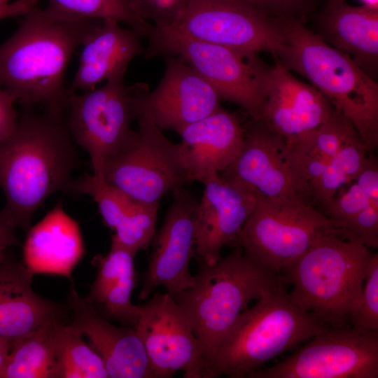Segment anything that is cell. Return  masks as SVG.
Masks as SVG:
<instances>
[{
    "instance_id": "1",
    "label": "cell",
    "mask_w": 378,
    "mask_h": 378,
    "mask_svg": "<svg viewBox=\"0 0 378 378\" xmlns=\"http://www.w3.org/2000/svg\"><path fill=\"white\" fill-rule=\"evenodd\" d=\"M74 143L63 113L24 107L13 132L0 141V188L6 197L0 217L6 223L27 231L48 197L69 190L78 163Z\"/></svg>"
},
{
    "instance_id": "2",
    "label": "cell",
    "mask_w": 378,
    "mask_h": 378,
    "mask_svg": "<svg viewBox=\"0 0 378 378\" xmlns=\"http://www.w3.org/2000/svg\"><path fill=\"white\" fill-rule=\"evenodd\" d=\"M102 20L76 18L36 6L0 45V85L24 107L62 113L65 72L74 52Z\"/></svg>"
},
{
    "instance_id": "3",
    "label": "cell",
    "mask_w": 378,
    "mask_h": 378,
    "mask_svg": "<svg viewBox=\"0 0 378 378\" xmlns=\"http://www.w3.org/2000/svg\"><path fill=\"white\" fill-rule=\"evenodd\" d=\"M281 45L276 58L307 79L353 124L368 154L378 146V85L349 56L304 21L279 18Z\"/></svg>"
},
{
    "instance_id": "4",
    "label": "cell",
    "mask_w": 378,
    "mask_h": 378,
    "mask_svg": "<svg viewBox=\"0 0 378 378\" xmlns=\"http://www.w3.org/2000/svg\"><path fill=\"white\" fill-rule=\"evenodd\" d=\"M197 262L194 285L172 296L187 315L211 368L218 345L239 314L285 284L239 245L212 264Z\"/></svg>"
},
{
    "instance_id": "5",
    "label": "cell",
    "mask_w": 378,
    "mask_h": 378,
    "mask_svg": "<svg viewBox=\"0 0 378 378\" xmlns=\"http://www.w3.org/2000/svg\"><path fill=\"white\" fill-rule=\"evenodd\" d=\"M372 255L364 246L326 234L283 270L282 279L303 310L327 326L351 327Z\"/></svg>"
},
{
    "instance_id": "6",
    "label": "cell",
    "mask_w": 378,
    "mask_h": 378,
    "mask_svg": "<svg viewBox=\"0 0 378 378\" xmlns=\"http://www.w3.org/2000/svg\"><path fill=\"white\" fill-rule=\"evenodd\" d=\"M326 327L300 307L283 286L239 314L215 351L211 362L213 378H248Z\"/></svg>"
},
{
    "instance_id": "7",
    "label": "cell",
    "mask_w": 378,
    "mask_h": 378,
    "mask_svg": "<svg viewBox=\"0 0 378 378\" xmlns=\"http://www.w3.org/2000/svg\"><path fill=\"white\" fill-rule=\"evenodd\" d=\"M144 57L176 56L206 80L220 99L236 104L258 120L269 66L258 53L243 52L190 37L172 28L153 26Z\"/></svg>"
},
{
    "instance_id": "8",
    "label": "cell",
    "mask_w": 378,
    "mask_h": 378,
    "mask_svg": "<svg viewBox=\"0 0 378 378\" xmlns=\"http://www.w3.org/2000/svg\"><path fill=\"white\" fill-rule=\"evenodd\" d=\"M328 234L337 235L332 220L303 199L267 197L258 193L238 245L248 258L280 274Z\"/></svg>"
},
{
    "instance_id": "9",
    "label": "cell",
    "mask_w": 378,
    "mask_h": 378,
    "mask_svg": "<svg viewBox=\"0 0 378 378\" xmlns=\"http://www.w3.org/2000/svg\"><path fill=\"white\" fill-rule=\"evenodd\" d=\"M120 148L104 164V180L130 200L160 204L167 195L187 183L177 144H174L147 116L136 119Z\"/></svg>"
},
{
    "instance_id": "10",
    "label": "cell",
    "mask_w": 378,
    "mask_h": 378,
    "mask_svg": "<svg viewBox=\"0 0 378 378\" xmlns=\"http://www.w3.org/2000/svg\"><path fill=\"white\" fill-rule=\"evenodd\" d=\"M124 76L115 75L99 88L70 93L63 111L74 141L88 153L92 174L99 177L105 162L130 136L136 119L135 99L141 82L125 85Z\"/></svg>"
},
{
    "instance_id": "11",
    "label": "cell",
    "mask_w": 378,
    "mask_h": 378,
    "mask_svg": "<svg viewBox=\"0 0 378 378\" xmlns=\"http://www.w3.org/2000/svg\"><path fill=\"white\" fill-rule=\"evenodd\" d=\"M286 359L248 378H377L378 331L326 327Z\"/></svg>"
},
{
    "instance_id": "12",
    "label": "cell",
    "mask_w": 378,
    "mask_h": 378,
    "mask_svg": "<svg viewBox=\"0 0 378 378\" xmlns=\"http://www.w3.org/2000/svg\"><path fill=\"white\" fill-rule=\"evenodd\" d=\"M135 330L150 363L153 378H213L211 368L185 312L167 292L138 305Z\"/></svg>"
},
{
    "instance_id": "13",
    "label": "cell",
    "mask_w": 378,
    "mask_h": 378,
    "mask_svg": "<svg viewBox=\"0 0 378 378\" xmlns=\"http://www.w3.org/2000/svg\"><path fill=\"white\" fill-rule=\"evenodd\" d=\"M169 28L240 51L268 52L274 57L282 39L279 18L267 16L241 0H188Z\"/></svg>"
},
{
    "instance_id": "14",
    "label": "cell",
    "mask_w": 378,
    "mask_h": 378,
    "mask_svg": "<svg viewBox=\"0 0 378 378\" xmlns=\"http://www.w3.org/2000/svg\"><path fill=\"white\" fill-rule=\"evenodd\" d=\"M198 202L183 187L172 192V204L150 244L153 250L142 276L139 300H146L159 286L174 295L194 285L190 265L195 257Z\"/></svg>"
},
{
    "instance_id": "15",
    "label": "cell",
    "mask_w": 378,
    "mask_h": 378,
    "mask_svg": "<svg viewBox=\"0 0 378 378\" xmlns=\"http://www.w3.org/2000/svg\"><path fill=\"white\" fill-rule=\"evenodd\" d=\"M164 57V72L157 87L150 91L142 82L135 99L136 117L147 116L160 130L178 133L219 108L220 98L215 89L181 59Z\"/></svg>"
},
{
    "instance_id": "16",
    "label": "cell",
    "mask_w": 378,
    "mask_h": 378,
    "mask_svg": "<svg viewBox=\"0 0 378 378\" xmlns=\"http://www.w3.org/2000/svg\"><path fill=\"white\" fill-rule=\"evenodd\" d=\"M274 58L265 78L258 120L293 145L328 120L335 108L318 90L297 79Z\"/></svg>"
},
{
    "instance_id": "17",
    "label": "cell",
    "mask_w": 378,
    "mask_h": 378,
    "mask_svg": "<svg viewBox=\"0 0 378 378\" xmlns=\"http://www.w3.org/2000/svg\"><path fill=\"white\" fill-rule=\"evenodd\" d=\"M203 184L196 211L195 257L197 261L212 264L221 257L224 246L238 245L258 193L242 182L220 174Z\"/></svg>"
},
{
    "instance_id": "18",
    "label": "cell",
    "mask_w": 378,
    "mask_h": 378,
    "mask_svg": "<svg viewBox=\"0 0 378 378\" xmlns=\"http://www.w3.org/2000/svg\"><path fill=\"white\" fill-rule=\"evenodd\" d=\"M66 304L70 311L66 327L89 339L110 378H153L148 357L134 328L111 323L79 295L74 284Z\"/></svg>"
},
{
    "instance_id": "19",
    "label": "cell",
    "mask_w": 378,
    "mask_h": 378,
    "mask_svg": "<svg viewBox=\"0 0 378 378\" xmlns=\"http://www.w3.org/2000/svg\"><path fill=\"white\" fill-rule=\"evenodd\" d=\"M286 144L260 120L253 119L244 127L240 153L222 175L235 178L267 197H298L307 202L286 156Z\"/></svg>"
},
{
    "instance_id": "20",
    "label": "cell",
    "mask_w": 378,
    "mask_h": 378,
    "mask_svg": "<svg viewBox=\"0 0 378 378\" xmlns=\"http://www.w3.org/2000/svg\"><path fill=\"white\" fill-rule=\"evenodd\" d=\"M177 144L187 183H204L229 167L244 144V127L221 106L178 132Z\"/></svg>"
},
{
    "instance_id": "21",
    "label": "cell",
    "mask_w": 378,
    "mask_h": 378,
    "mask_svg": "<svg viewBox=\"0 0 378 378\" xmlns=\"http://www.w3.org/2000/svg\"><path fill=\"white\" fill-rule=\"evenodd\" d=\"M34 274L8 253L0 259V337L13 345L52 321L68 323L70 311L32 288Z\"/></svg>"
},
{
    "instance_id": "22",
    "label": "cell",
    "mask_w": 378,
    "mask_h": 378,
    "mask_svg": "<svg viewBox=\"0 0 378 378\" xmlns=\"http://www.w3.org/2000/svg\"><path fill=\"white\" fill-rule=\"evenodd\" d=\"M84 252L78 223L58 202L27 230L22 245V263L33 274L63 276L73 284L72 272Z\"/></svg>"
},
{
    "instance_id": "23",
    "label": "cell",
    "mask_w": 378,
    "mask_h": 378,
    "mask_svg": "<svg viewBox=\"0 0 378 378\" xmlns=\"http://www.w3.org/2000/svg\"><path fill=\"white\" fill-rule=\"evenodd\" d=\"M120 24L102 20L88 34L81 45L77 71L67 88L69 94L93 90L103 80L125 74L130 62L144 52L141 36Z\"/></svg>"
},
{
    "instance_id": "24",
    "label": "cell",
    "mask_w": 378,
    "mask_h": 378,
    "mask_svg": "<svg viewBox=\"0 0 378 378\" xmlns=\"http://www.w3.org/2000/svg\"><path fill=\"white\" fill-rule=\"evenodd\" d=\"M136 254L113 242L108 253H99L91 263L97 270L88 295L84 298L102 316L135 329L138 305L131 298L136 286Z\"/></svg>"
},
{
    "instance_id": "25",
    "label": "cell",
    "mask_w": 378,
    "mask_h": 378,
    "mask_svg": "<svg viewBox=\"0 0 378 378\" xmlns=\"http://www.w3.org/2000/svg\"><path fill=\"white\" fill-rule=\"evenodd\" d=\"M318 34L328 44L349 56L370 76L378 62V8L340 6L316 15Z\"/></svg>"
},
{
    "instance_id": "26",
    "label": "cell",
    "mask_w": 378,
    "mask_h": 378,
    "mask_svg": "<svg viewBox=\"0 0 378 378\" xmlns=\"http://www.w3.org/2000/svg\"><path fill=\"white\" fill-rule=\"evenodd\" d=\"M55 322L13 342L0 378H58L52 337Z\"/></svg>"
},
{
    "instance_id": "27",
    "label": "cell",
    "mask_w": 378,
    "mask_h": 378,
    "mask_svg": "<svg viewBox=\"0 0 378 378\" xmlns=\"http://www.w3.org/2000/svg\"><path fill=\"white\" fill-rule=\"evenodd\" d=\"M360 137L346 144L336 153L320 176L311 185L309 202L321 212L345 186L354 182L368 157Z\"/></svg>"
},
{
    "instance_id": "28",
    "label": "cell",
    "mask_w": 378,
    "mask_h": 378,
    "mask_svg": "<svg viewBox=\"0 0 378 378\" xmlns=\"http://www.w3.org/2000/svg\"><path fill=\"white\" fill-rule=\"evenodd\" d=\"M66 324L57 321L52 326L58 378H108L100 355Z\"/></svg>"
},
{
    "instance_id": "29",
    "label": "cell",
    "mask_w": 378,
    "mask_h": 378,
    "mask_svg": "<svg viewBox=\"0 0 378 378\" xmlns=\"http://www.w3.org/2000/svg\"><path fill=\"white\" fill-rule=\"evenodd\" d=\"M358 136L352 122L335 108L330 118L321 126L298 143L286 145L296 157L329 163L342 146Z\"/></svg>"
},
{
    "instance_id": "30",
    "label": "cell",
    "mask_w": 378,
    "mask_h": 378,
    "mask_svg": "<svg viewBox=\"0 0 378 378\" xmlns=\"http://www.w3.org/2000/svg\"><path fill=\"white\" fill-rule=\"evenodd\" d=\"M47 8L76 18L115 20L128 25L141 36H148L153 25L140 18L128 0H48Z\"/></svg>"
},
{
    "instance_id": "31",
    "label": "cell",
    "mask_w": 378,
    "mask_h": 378,
    "mask_svg": "<svg viewBox=\"0 0 378 378\" xmlns=\"http://www.w3.org/2000/svg\"><path fill=\"white\" fill-rule=\"evenodd\" d=\"M160 204L132 202L111 236V242L136 254L147 251L155 233Z\"/></svg>"
},
{
    "instance_id": "32",
    "label": "cell",
    "mask_w": 378,
    "mask_h": 378,
    "mask_svg": "<svg viewBox=\"0 0 378 378\" xmlns=\"http://www.w3.org/2000/svg\"><path fill=\"white\" fill-rule=\"evenodd\" d=\"M69 191L90 195L97 203L104 224L112 230L133 202L108 184L104 178L93 174L72 180Z\"/></svg>"
},
{
    "instance_id": "33",
    "label": "cell",
    "mask_w": 378,
    "mask_h": 378,
    "mask_svg": "<svg viewBox=\"0 0 378 378\" xmlns=\"http://www.w3.org/2000/svg\"><path fill=\"white\" fill-rule=\"evenodd\" d=\"M351 326L378 331V253H372L366 267L360 300Z\"/></svg>"
},
{
    "instance_id": "34",
    "label": "cell",
    "mask_w": 378,
    "mask_h": 378,
    "mask_svg": "<svg viewBox=\"0 0 378 378\" xmlns=\"http://www.w3.org/2000/svg\"><path fill=\"white\" fill-rule=\"evenodd\" d=\"M371 202L354 181L343 187L323 209L338 232Z\"/></svg>"
},
{
    "instance_id": "35",
    "label": "cell",
    "mask_w": 378,
    "mask_h": 378,
    "mask_svg": "<svg viewBox=\"0 0 378 378\" xmlns=\"http://www.w3.org/2000/svg\"><path fill=\"white\" fill-rule=\"evenodd\" d=\"M340 238L368 248L378 247V205L369 204L337 232Z\"/></svg>"
},
{
    "instance_id": "36",
    "label": "cell",
    "mask_w": 378,
    "mask_h": 378,
    "mask_svg": "<svg viewBox=\"0 0 378 378\" xmlns=\"http://www.w3.org/2000/svg\"><path fill=\"white\" fill-rule=\"evenodd\" d=\"M128 1L133 12L140 18L150 21L155 27L166 28L175 23L188 0Z\"/></svg>"
},
{
    "instance_id": "37",
    "label": "cell",
    "mask_w": 378,
    "mask_h": 378,
    "mask_svg": "<svg viewBox=\"0 0 378 378\" xmlns=\"http://www.w3.org/2000/svg\"><path fill=\"white\" fill-rule=\"evenodd\" d=\"M274 18H295L304 22L313 13L316 0H241Z\"/></svg>"
},
{
    "instance_id": "38",
    "label": "cell",
    "mask_w": 378,
    "mask_h": 378,
    "mask_svg": "<svg viewBox=\"0 0 378 378\" xmlns=\"http://www.w3.org/2000/svg\"><path fill=\"white\" fill-rule=\"evenodd\" d=\"M354 182L372 204L378 205V165L373 154L368 155L364 166Z\"/></svg>"
},
{
    "instance_id": "39",
    "label": "cell",
    "mask_w": 378,
    "mask_h": 378,
    "mask_svg": "<svg viewBox=\"0 0 378 378\" xmlns=\"http://www.w3.org/2000/svg\"><path fill=\"white\" fill-rule=\"evenodd\" d=\"M15 99L0 85V141L7 138L13 132L18 114L15 109Z\"/></svg>"
},
{
    "instance_id": "40",
    "label": "cell",
    "mask_w": 378,
    "mask_h": 378,
    "mask_svg": "<svg viewBox=\"0 0 378 378\" xmlns=\"http://www.w3.org/2000/svg\"><path fill=\"white\" fill-rule=\"evenodd\" d=\"M40 0H15L13 2L0 5V20L26 15L32 8L38 6Z\"/></svg>"
},
{
    "instance_id": "41",
    "label": "cell",
    "mask_w": 378,
    "mask_h": 378,
    "mask_svg": "<svg viewBox=\"0 0 378 378\" xmlns=\"http://www.w3.org/2000/svg\"><path fill=\"white\" fill-rule=\"evenodd\" d=\"M14 230V228L6 223L0 217V259L5 255L9 247L20 245Z\"/></svg>"
},
{
    "instance_id": "42",
    "label": "cell",
    "mask_w": 378,
    "mask_h": 378,
    "mask_svg": "<svg viewBox=\"0 0 378 378\" xmlns=\"http://www.w3.org/2000/svg\"><path fill=\"white\" fill-rule=\"evenodd\" d=\"M11 346L8 340L0 337V374L5 367Z\"/></svg>"
},
{
    "instance_id": "43",
    "label": "cell",
    "mask_w": 378,
    "mask_h": 378,
    "mask_svg": "<svg viewBox=\"0 0 378 378\" xmlns=\"http://www.w3.org/2000/svg\"><path fill=\"white\" fill-rule=\"evenodd\" d=\"M325 1L326 5L324 8L328 9L336 8L344 3V0H323Z\"/></svg>"
},
{
    "instance_id": "44",
    "label": "cell",
    "mask_w": 378,
    "mask_h": 378,
    "mask_svg": "<svg viewBox=\"0 0 378 378\" xmlns=\"http://www.w3.org/2000/svg\"><path fill=\"white\" fill-rule=\"evenodd\" d=\"M363 4L372 8H378V0H360Z\"/></svg>"
},
{
    "instance_id": "45",
    "label": "cell",
    "mask_w": 378,
    "mask_h": 378,
    "mask_svg": "<svg viewBox=\"0 0 378 378\" xmlns=\"http://www.w3.org/2000/svg\"><path fill=\"white\" fill-rule=\"evenodd\" d=\"M10 0H0V5L9 3Z\"/></svg>"
}]
</instances>
